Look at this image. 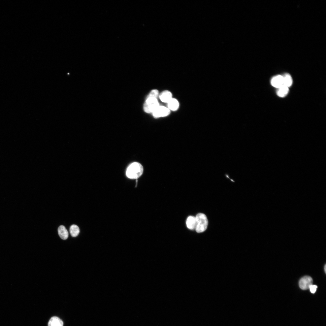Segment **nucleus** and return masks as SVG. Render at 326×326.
I'll return each mask as SVG.
<instances>
[{
    "mask_svg": "<svg viewBox=\"0 0 326 326\" xmlns=\"http://www.w3.org/2000/svg\"><path fill=\"white\" fill-rule=\"evenodd\" d=\"M159 92L158 90L156 89H154L152 90L148 95L147 97H153L156 98H157Z\"/></svg>",
    "mask_w": 326,
    "mask_h": 326,
    "instance_id": "15",
    "label": "nucleus"
},
{
    "mask_svg": "<svg viewBox=\"0 0 326 326\" xmlns=\"http://www.w3.org/2000/svg\"><path fill=\"white\" fill-rule=\"evenodd\" d=\"M168 103L169 109L172 111H176L179 108V102L175 99L172 98Z\"/></svg>",
    "mask_w": 326,
    "mask_h": 326,
    "instance_id": "13",
    "label": "nucleus"
},
{
    "mask_svg": "<svg viewBox=\"0 0 326 326\" xmlns=\"http://www.w3.org/2000/svg\"><path fill=\"white\" fill-rule=\"evenodd\" d=\"M63 325L62 321L56 316L52 317L48 323V326H63Z\"/></svg>",
    "mask_w": 326,
    "mask_h": 326,
    "instance_id": "10",
    "label": "nucleus"
},
{
    "mask_svg": "<svg viewBox=\"0 0 326 326\" xmlns=\"http://www.w3.org/2000/svg\"><path fill=\"white\" fill-rule=\"evenodd\" d=\"M144 168L140 163L135 162L130 165L127 169L126 174L128 178L131 179H137L142 175Z\"/></svg>",
    "mask_w": 326,
    "mask_h": 326,
    "instance_id": "1",
    "label": "nucleus"
},
{
    "mask_svg": "<svg viewBox=\"0 0 326 326\" xmlns=\"http://www.w3.org/2000/svg\"><path fill=\"white\" fill-rule=\"evenodd\" d=\"M159 106V104L157 98L147 97L144 104V109L145 112L147 113H153Z\"/></svg>",
    "mask_w": 326,
    "mask_h": 326,
    "instance_id": "3",
    "label": "nucleus"
},
{
    "mask_svg": "<svg viewBox=\"0 0 326 326\" xmlns=\"http://www.w3.org/2000/svg\"><path fill=\"white\" fill-rule=\"evenodd\" d=\"M313 280L309 276H305L302 278L299 282L300 287L303 290H306L309 289L310 287L313 284Z\"/></svg>",
    "mask_w": 326,
    "mask_h": 326,
    "instance_id": "5",
    "label": "nucleus"
},
{
    "mask_svg": "<svg viewBox=\"0 0 326 326\" xmlns=\"http://www.w3.org/2000/svg\"><path fill=\"white\" fill-rule=\"evenodd\" d=\"M187 227L190 230H195L196 226V220L195 217L190 216L187 218L186 221Z\"/></svg>",
    "mask_w": 326,
    "mask_h": 326,
    "instance_id": "7",
    "label": "nucleus"
},
{
    "mask_svg": "<svg viewBox=\"0 0 326 326\" xmlns=\"http://www.w3.org/2000/svg\"><path fill=\"white\" fill-rule=\"evenodd\" d=\"M289 92V88L284 86L283 85L280 87L278 88L277 91V94L278 96L281 97H285L287 95Z\"/></svg>",
    "mask_w": 326,
    "mask_h": 326,
    "instance_id": "11",
    "label": "nucleus"
},
{
    "mask_svg": "<svg viewBox=\"0 0 326 326\" xmlns=\"http://www.w3.org/2000/svg\"><path fill=\"white\" fill-rule=\"evenodd\" d=\"M59 235L60 238L63 240H66L68 237L69 233L65 227L63 226H60L58 229Z\"/></svg>",
    "mask_w": 326,
    "mask_h": 326,
    "instance_id": "9",
    "label": "nucleus"
},
{
    "mask_svg": "<svg viewBox=\"0 0 326 326\" xmlns=\"http://www.w3.org/2000/svg\"><path fill=\"white\" fill-rule=\"evenodd\" d=\"M195 218L196 220V231L198 233L205 232L207 230L208 225L207 216L203 213H199L196 216Z\"/></svg>",
    "mask_w": 326,
    "mask_h": 326,
    "instance_id": "2",
    "label": "nucleus"
},
{
    "mask_svg": "<svg viewBox=\"0 0 326 326\" xmlns=\"http://www.w3.org/2000/svg\"><path fill=\"white\" fill-rule=\"evenodd\" d=\"M70 231L71 236L73 237H76L79 234L80 230L77 226L74 224L70 227Z\"/></svg>",
    "mask_w": 326,
    "mask_h": 326,
    "instance_id": "14",
    "label": "nucleus"
},
{
    "mask_svg": "<svg viewBox=\"0 0 326 326\" xmlns=\"http://www.w3.org/2000/svg\"><path fill=\"white\" fill-rule=\"evenodd\" d=\"M324 268H325L324 269L325 272V273H326V265L325 266Z\"/></svg>",
    "mask_w": 326,
    "mask_h": 326,
    "instance_id": "17",
    "label": "nucleus"
},
{
    "mask_svg": "<svg viewBox=\"0 0 326 326\" xmlns=\"http://www.w3.org/2000/svg\"><path fill=\"white\" fill-rule=\"evenodd\" d=\"M170 112L169 109L163 106H159L152 113L154 117L158 118L167 116Z\"/></svg>",
    "mask_w": 326,
    "mask_h": 326,
    "instance_id": "4",
    "label": "nucleus"
},
{
    "mask_svg": "<svg viewBox=\"0 0 326 326\" xmlns=\"http://www.w3.org/2000/svg\"><path fill=\"white\" fill-rule=\"evenodd\" d=\"M283 77V85L288 88L290 87L293 83L292 78L290 74H285L282 76Z\"/></svg>",
    "mask_w": 326,
    "mask_h": 326,
    "instance_id": "12",
    "label": "nucleus"
},
{
    "mask_svg": "<svg viewBox=\"0 0 326 326\" xmlns=\"http://www.w3.org/2000/svg\"><path fill=\"white\" fill-rule=\"evenodd\" d=\"M317 288L316 285L312 284L310 287L309 289L312 293H314L316 292Z\"/></svg>",
    "mask_w": 326,
    "mask_h": 326,
    "instance_id": "16",
    "label": "nucleus"
},
{
    "mask_svg": "<svg viewBox=\"0 0 326 326\" xmlns=\"http://www.w3.org/2000/svg\"><path fill=\"white\" fill-rule=\"evenodd\" d=\"M271 84L273 87L277 88L283 85L282 76L278 75L273 77L271 79Z\"/></svg>",
    "mask_w": 326,
    "mask_h": 326,
    "instance_id": "6",
    "label": "nucleus"
},
{
    "mask_svg": "<svg viewBox=\"0 0 326 326\" xmlns=\"http://www.w3.org/2000/svg\"><path fill=\"white\" fill-rule=\"evenodd\" d=\"M171 93L168 91H165L162 92L159 98L161 101L164 103H168L172 98Z\"/></svg>",
    "mask_w": 326,
    "mask_h": 326,
    "instance_id": "8",
    "label": "nucleus"
}]
</instances>
